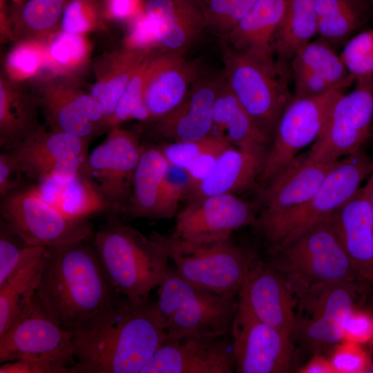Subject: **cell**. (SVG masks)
<instances>
[{
	"instance_id": "cell-1",
	"label": "cell",
	"mask_w": 373,
	"mask_h": 373,
	"mask_svg": "<svg viewBox=\"0 0 373 373\" xmlns=\"http://www.w3.org/2000/svg\"><path fill=\"white\" fill-rule=\"evenodd\" d=\"M72 333L71 373H140L166 339L150 297L122 295Z\"/></svg>"
},
{
	"instance_id": "cell-2",
	"label": "cell",
	"mask_w": 373,
	"mask_h": 373,
	"mask_svg": "<svg viewBox=\"0 0 373 373\" xmlns=\"http://www.w3.org/2000/svg\"><path fill=\"white\" fill-rule=\"evenodd\" d=\"M93 236L48 247L36 294L60 326L73 332L119 295L109 283Z\"/></svg>"
},
{
	"instance_id": "cell-3",
	"label": "cell",
	"mask_w": 373,
	"mask_h": 373,
	"mask_svg": "<svg viewBox=\"0 0 373 373\" xmlns=\"http://www.w3.org/2000/svg\"><path fill=\"white\" fill-rule=\"evenodd\" d=\"M103 270L115 291L133 299L149 298L166 272L171 260V236H146L109 213L93 235Z\"/></svg>"
},
{
	"instance_id": "cell-4",
	"label": "cell",
	"mask_w": 373,
	"mask_h": 373,
	"mask_svg": "<svg viewBox=\"0 0 373 373\" xmlns=\"http://www.w3.org/2000/svg\"><path fill=\"white\" fill-rule=\"evenodd\" d=\"M269 262L285 278L296 303L307 294L330 285L363 281L352 266L330 218L312 226L272 254Z\"/></svg>"
},
{
	"instance_id": "cell-5",
	"label": "cell",
	"mask_w": 373,
	"mask_h": 373,
	"mask_svg": "<svg viewBox=\"0 0 373 373\" xmlns=\"http://www.w3.org/2000/svg\"><path fill=\"white\" fill-rule=\"evenodd\" d=\"M223 47L222 77L227 86L271 140L280 116L294 97L284 63L265 61L228 44Z\"/></svg>"
},
{
	"instance_id": "cell-6",
	"label": "cell",
	"mask_w": 373,
	"mask_h": 373,
	"mask_svg": "<svg viewBox=\"0 0 373 373\" xmlns=\"http://www.w3.org/2000/svg\"><path fill=\"white\" fill-rule=\"evenodd\" d=\"M372 169L373 160L363 149L336 160L307 202L264 238L270 255L312 226L329 219L359 190Z\"/></svg>"
},
{
	"instance_id": "cell-7",
	"label": "cell",
	"mask_w": 373,
	"mask_h": 373,
	"mask_svg": "<svg viewBox=\"0 0 373 373\" xmlns=\"http://www.w3.org/2000/svg\"><path fill=\"white\" fill-rule=\"evenodd\" d=\"M257 256L231 237L189 243L171 236V260L178 273L193 285L220 294L238 296Z\"/></svg>"
},
{
	"instance_id": "cell-8",
	"label": "cell",
	"mask_w": 373,
	"mask_h": 373,
	"mask_svg": "<svg viewBox=\"0 0 373 373\" xmlns=\"http://www.w3.org/2000/svg\"><path fill=\"white\" fill-rule=\"evenodd\" d=\"M369 283L345 282L312 291L296 303L293 340L314 354L328 356L343 341L350 312L364 303Z\"/></svg>"
},
{
	"instance_id": "cell-9",
	"label": "cell",
	"mask_w": 373,
	"mask_h": 373,
	"mask_svg": "<svg viewBox=\"0 0 373 373\" xmlns=\"http://www.w3.org/2000/svg\"><path fill=\"white\" fill-rule=\"evenodd\" d=\"M73 333L62 328L36 293L0 335V363L33 360L66 368L76 364Z\"/></svg>"
},
{
	"instance_id": "cell-10",
	"label": "cell",
	"mask_w": 373,
	"mask_h": 373,
	"mask_svg": "<svg viewBox=\"0 0 373 373\" xmlns=\"http://www.w3.org/2000/svg\"><path fill=\"white\" fill-rule=\"evenodd\" d=\"M2 199L1 220L28 245L52 247L94 235L88 220L67 217L37 186L16 190Z\"/></svg>"
},
{
	"instance_id": "cell-11",
	"label": "cell",
	"mask_w": 373,
	"mask_h": 373,
	"mask_svg": "<svg viewBox=\"0 0 373 373\" xmlns=\"http://www.w3.org/2000/svg\"><path fill=\"white\" fill-rule=\"evenodd\" d=\"M338 88L312 97H294L276 126L258 178L265 186L281 173L305 147L321 135L335 101L345 92Z\"/></svg>"
},
{
	"instance_id": "cell-12",
	"label": "cell",
	"mask_w": 373,
	"mask_h": 373,
	"mask_svg": "<svg viewBox=\"0 0 373 373\" xmlns=\"http://www.w3.org/2000/svg\"><path fill=\"white\" fill-rule=\"evenodd\" d=\"M335 101L324 128L307 152L311 160L332 162L362 150L373 126V76L358 79Z\"/></svg>"
},
{
	"instance_id": "cell-13",
	"label": "cell",
	"mask_w": 373,
	"mask_h": 373,
	"mask_svg": "<svg viewBox=\"0 0 373 373\" xmlns=\"http://www.w3.org/2000/svg\"><path fill=\"white\" fill-rule=\"evenodd\" d=\"M89 142L41 126L8 151L20 172L28 178L64 184L82 172Z\"/></svg>"
},
{
	"instance_id": "cell-14",
	"label": "cell",
	"mask_w": 373,
	"mask_h": 373,
	"mask_svg": "<svg viewBox=\"0 0 373 373\" xmlns=\"http://www.w3.org/2000/svg\"><path fill=\"white\" fill-rule=\"evenodd\" d=\"M143 148L135 134L116 126L88 154L83 173L97 185L109 213L119 216L126 211Z\"/></svg>"
},
{
	"instance_id": "cell-15",
	"label": "cell",
	"mask_w": 373,
	"mask_h": 373,
	"mask_svg": "<svg viewBox=\"0 0 373 373\" xmlns=\"http://www.w3.org/2000/svg\"><path fill=\"white\" fill-rule=\"evenodd\" d=\"M238 373H284L292 369L293 338L256 318L238 303L231 329Z\"/></svg>"
},
{
	"instance_id": "cell-16",
	"label": "cell",
	"mask_w": 373,
	"mask_h": 373,
	"mask_svg": "<svg viewBox=\"0 0 373 373\" xmlns=\"http://www.w3.org/2000/svg\"><path fill=\"white\" fill-rule=\"evenodd\" d=\"M335 162H316L308 157L307 153L298 155L262 188V204L253 226L263 239L307 202Z\"/></svg>"
},
{
	"instance_id": "cell-17",
	"label": "cell",
	"mask_w": 373,
	"mask_h": 373,
	"mask_svg": "<svg viewBox=\"0 0 373 373\" xmlns=\"http://www.w3.org/2000/svg\"><path fill=\"white\" fill-rule=\"evenodd\" d=\"M258 210L235 194L190 200L177 213L173 239L199 243L231 237L233 231L254 225Z\"/></svg>"
},
{
	"instance_id": "cell-18",
	"label": "cell",
	"mask_w": 373,
	"mask_h": 373,
	"mask_svg": "<svg viewBox=\"0 0 373 373\" xmlns=\"http://www.w3.org/2000/svg\"><path fill=\"white\" fill-rule=\"evenodd\" d=\"M235 367L231 333L190 335L166 339L140 373H231Z\"/></svg>"
},
{
	"instance_id": "cell-19",
	"label": "cell",
	"mask_w": 373,
	"mask_h": 373,
	"mask_svg": "<svg viewBox=\"0 0 373 373\" xmlns=\"http://www.w3.org/2000/svg\"><path fill=\"white\" fill-rule=\"evenodd\" d=\"M238 303L262 322L293 338L296 300L285 278L269 262L256 257L238 293Z\"/></svg>"
},
{
	"instance_id": "cell-20",
	"label": "cell",
	"mask_w": 373,
	"mask_h": 373,
	"mask_svg": "<svg viewBox=\"0 0 373 373\" xmlns=\"http://www.w3.org/2000/svg\"><path fill=\"white\" fill-rule=\"evenodd\" d=\"M196 66L182 53L154 54L144 91V101L151 121L175 109L199 77Z\"/></svg>"
},
{
	"instance_id": "cell-21",
	"label": "cell",
	"mask_w": 373,
	"mask_h": 373,
	"mask_svg": "<svg viewBox=\"0 0 373 373\" xmlns=\"http://www.w3.org/2000/svg\"><path fill=\"white\" fill-rule=\"evenodd\" d=\"M330 222L359 277L373 283V218L364 186L331 216Z\"/></svg>"
},
{
	"instance_id": "cell-22",
	"label": "cell",
	"mask_w": 373,
	"mask_h": 373,
	"mask_svg": "<svg viewBox=\"0 0 373 373\" xmlns=\"http://www.w3.org/2000/svg\"><path fill=\"white\" fill-rule=\"evenodd\" d=\"M220 77H199L182 102L155 121L159 136L175 141L200 139L212 133L213 106Z\"/></svg>"
},
{
	"instance_id": "cell-23",
	"label": "cell",
	"mask_w": 373,
	"mask_h": 373,
	"mask_svg": "<svg viewBox=\"0 0 373 373\" xmlns=\"http://www.w3.org/2000/svg\"><path fill=\"white\" fill-rule=\"evenodd\" d=\"M237 305L238 296L199 288L173 316L166 330V339L190 335L229 334Z\"/></svg>"
},
{
	"instance_id": "cell-24",
	"label": "cell",
	"mask_w": 373,
	"mask_h": 373,
	"mask_svg": "<svg viewBox=\"0 0 373 373\" xmlns=\"http://www.w3.org/2000/svg\"><path fill=\"white\" fill-rule=\"evenodd\" d=\"M38 102L50 131L68 133L90 142L105 128L101 107L90 94L51 88Z\"/></svg>"
},
{
	"instance_id": "cell-25",
	"label": "cell",
	"mask_w": 373,
	"mask_h": 373,
	"mask_svg": "<svg viewBox=\"0 0 373 373\" xmlns=\"http://www.w3.org/2000/svg\"><path fill=\"white\" fill-rule=\"evenodd\" d=\"M144 12L155 23L162 52L182 53L206 28L195 0H145Z\"/></svg>"
},
{
	"instance_id": "cell-26",
	"label": "cell",
	"mask_w": 373,
	"mask_h": 373,
	"mask_svg": "<svg viewBox=\"0 0 373 373\" xmlns=\"http://www.w3.org/2000/svg\"><path fill=\"white\" fill-rule=\"evenodd\" d=\"M287 0H256L247 13L226 35L235 50L265 61L274 58L273 42L282 21Z\"/></svg>"
},
{
	"instance_id": "cell-27",
	"label": "cell",
	"mask_w": 373,
	"mask_h": 373,
	"mask_svg": "<svg viewBox=\"0 0 373 373\" xmlns=\"http://www.w3.org/2000/svg\"><path fill=\"white\" fill-rule=\"evenodd\" d=\"M212 133L240 149L266 156L271 139L256 125L227 86L222 75L213 106Z\"/></svg>"
},
{
	"instance_id": "cell-28",
	"label": "cell",
	"mask_w": 373,
	"mask_h": 373,
	"mask_svg": "<svg viewBox=\"0 0 373 373\" xmlns=\"http://www.w3.org/2000/svg\"><path fill=\"white\" fill-rule=\"evenodd\" d=\"M265 157L229 146L218 155L206 178L191 193L189 200L228 194L251 186L262 171Z\"/></svg>"
},
{
	"instance_id": "cell-29",
	"label": "cell",
	"mask_w": 373,
	"mask_h": 373,
	"mask_svg": "<svg viewBox=\"0 0 373 373\" xmlns=\"http://www.w3.org/2000/svg\"><path fill=\"white\" fill-rule=\"evenodd\" d=\"M169 163L160 148H143L124 212L128 218H159L161 187Z\"/></svg>"
},
{
	"instance_id": "cell-30",
	"label": "cell",
	"mask_w": 373,
	"mask_h": 373,
	"mask_svg": "<svg viewBox=\"0 0 373 373\" xmlns=\"http://www.w3.org/2000/svg\"><path fill=\"white\" fill-rule=\"evenodd\" d=\"M318 35L315 0H287L273 49L278 60H291L296 52Z\"/></svg>"
},
{
	"instance_id": "cell-31",
	"label": "cell",
	"mask_w": 373,
	"mask_h": 373,
	"mask_svg": "<svg viewBox=\"0 0 373 373\" xmlns=\"http://www.w3.org/2000/svg\"><path fill=\"white\" fill-rule=\"evenodd\" d=\"M0 145L10 149L39 129L37 99L0 83Z\"/></svg>"
},
{
	"instance_id": "cell-32",
	"label": "cell",
	"mask_w": 373,
	"mask_h": 373,
	"mask_svg": "<svg viewBox=\"0 0 373 373\" xmlns=\"http://www.w3.org/2000/svg\"><path fill=\"white\" fill-rule=\"evenodd\" d=\"M318 35L333 47L345 44L364 21L360 0H315Z\"/></svg>"
},
{
	"instance_id": "cell-33",
	"label": "cell",
	"mask_w": 373,
	"mask_h": 373,
	"mask_svg": "<svg viewBox=\"0 0 373 373\" xmlns=\"http://www.w3.org/2000/svg\"><path fill=\"white\" fill-rule=\"evenodd\" d=\"M51 183L55 189L52 199L48 200L68 218L88 220L93 214L108 211V205L97 185L83 171L66 184Z\"/></svg>"
},
{
	"instance_id": "cell-34",
	"label": "cell",
	"mask_w": 373,
	"mask_h": 373,
	"mask_svg": "<svg viewBox=\"0 0 373 373\" xmlns=\"http://www.w3.org/2000/svg\"><path fill=\"white\" fill-rule=\"evenodd\" d=\"M149 53L126 49L113 57L108 74L92 87L90 95L102 111L105 128L109 123L117 104L128 81Z\"/></svg>"
},
{
	"instance_id": "cell-35",
	"label": "cell",
	"mask_w": 373,
	"mask_h": 373,
	"mask_svg": "<svg viewBox=\"0 0 373 373\" xmlns=\"http://www.w3.org/2000/svg\"><path fill=\"white\" fill-rule=\"evenodd\" d=\"M44 254L28 262L0 284V335L8 329L35 295L40 280Z\"/></svg>"
},
{
	"instance_id": "cell-36",
	"label": "cell",
	"mask_w": 373,
	"mask_h": 373,
	"mask_svg": "<svg viewBox=\"0 0 373 373\" xmlns=\"http://www.w3.org/2000/svg\"><path fill=\"white\" fill-rule=\"evenodd\" d=\"M291 70H306L322 76L338 86L347 88L354 79L340 55L328 42L318 37L302 47L291 60Z\"/></svg>"
},
{
	"instance_id": "cell-37",
	"label": "cell",
	"mask_w": 373,
	"mask_h": 373,
	"mask_svg": "<svg viewBox=\"0 0 373 373\" xmlns=\"http://www.w3.org/2000/svg\"><path fill=\"white\" fill-rule=\"evenodd\" d=\"M157 288L153 310L160 324L166 330L174 314L195 296L200 287L184 278L175 267H169Z\"/></svg>"
},
{
	"instance_id": "cell-38",
	"label": "cell",
	"mask_w": 373,
	"mask_h": 373,
	"mask_svg": "<svg viewBox=\"0 0 373 373\" xmlns=\"http://www.w3.org/2000/svg\"><path fill=\"white\" fill-rule=\"evenodd\" d=\"M153 55H147L126 84L109 123V130L130 119L151 121L144 101V91Z\"/></svg>"
},
{
	"instance_id": "cell-39",
	"label": "cell",
	"mask_w": 373,
	"mask_h": 373,
	"mask_svg": "<svg viewBox=\"0 0 373 373\" xmlns=\"http://www.w3.org/2000/svg\"><path fill=\"white\" fill-rule=\"evenodd\" d=\"M256 0H195L206 28L223 39L247 13Z\"/></svg>"
},
{
	"instance_id": "cell-40",
	"label": "cell",
	"mask_w": 373,
	"mask_h": 373,
	"mask_svg": "<svg viewBox=\"0 0 373 373\" xmlns=\"http://www.w3.org/2000/svg\"><path fill=\"white\" fill-rule=\"evenodd\" d=\"M46 247L26 243L1 220L0 284L35 258L41 256Z\"/></svg>"
},
{
	"instance_id": "cell-41",
	"label": "cell",
	"mask_w": 373,
	"mask_h": 373,
	"mask_svg": "<svg viewBox=\"0 0 373 373\" xmlns=\"http://www.w3.org/2000/svg\"><path fill=\"white\" fill-rule=\"evenodd\" d=\"M67 0H28L17 7L16 20L34 33L52 30L57 23Z\"/></svg>"
},
{
	"instance_id": "cell-42",
	"label": "cell",
	"mask_w": 373,
	"mask_h": 373,
	"mask_svg": "<svg viewBox=\"0 0 373 373\" xmlns=\"http://www.w3.org/2000/svg\"><path fill=\"white\" fill-rule=\"evenodd\" d=\"M229 146L231 144L225 138L211 133L197 140L175 141L160 149L169 164L186 169L203 155Z\"/></svg>"
},
{
	"instance_id": "cell-43",
	"label": "cell",
	"mask_w": 373,
	"mask_h": 373,
	"mask_svg": "<svg viewBox=\"0 0 373 373\" xmlns=\"http://www.w3.org/2000/svg\"><path fill=\"white\" fill-rule=\"evenodd\" d=\"M339 55L354 80L373 76V28L352 36Z\"/></svg>"
},
{
	"instance_id": "cell-44",
	"label": "cell",
	"mask_w": 373,
	"mask_h": 373,
	"mask_svg": "<svg viewBox=\"0 0 373 373\" xmlns=\"http://www.w3.org/2000/svg\"><path fill=\"white\" fill-rule=\"evenodd\" d=\"M191 191V181L186 170L169 164L161 187L159 219L176 215L180 202L189 198Z\"/></svg>"
},
{
	"instance_id": "cell-45",
	"label": "cell",
	"mask_w": 373,
	"mask_h": 373,
	"mask_svg": "<svg viewBox=\"0 0 373 373\" xmlns=\"http://www.w3.org/2000/svg\"><path fill=\"white\" fill-rule=\"evenodd\" d=\"M336 373L371 372L373 361L364 345L342 341L328 354Z\"/></svg>"
},
{
	"instance_id": "cell-46",
	"label": "cell",
	"mask_w": 373,
	"mask_h": 373,
	"mask_svg": "<svg viewBox=\"0 0 373 373\" xmlns=\"http://www.w3.org/2000/svg\"><path fill=\"white\" fill-rule=\"evenodd\" d=\"M86 44L80 34L63 31L52 42L50 53L55 63L62 67H71L85 57Z\"/></svg>"
},
{
	"instance_id": "cell-47",
	"label": "cell",
	"mask_w": 373,
	"mask_h": 373,
	"mask_svg": "<svg viewBox=\"0 0 373 373\" xmlns=\"http://www.w3.org/2000/svg\"><path fill=\"white\" fill-rule=\"evenodd\" d=\"M343 341L373 347V309L363 305L354 307L345 323Z\"/></svg>"
},
{
	"instance_id": "cell-48",
	"label": "cell",
	"mask_w": 373,
	"mask_h": 373,
	"mask_svg": "<svg viewBox=\"0 0 373 373\" xmlns=\"http://www.w3.org/2000/svg\"><path fill=\"white\" fill-rule=\"evenodd\" d=\"M95 16L93 0H70L62 12V29L70 33L86 32L90 28L91 19Z\"/></svg>"
},
{
	"instance_id": "cell-49",
	"label": "cell",
	"mask_w": 373,
	"mask_h": 373,
	"mask_svg": "<svg viewBox=\"0 0 373 373\" xmlns=\"http://www.w3.org/2000/svg\"><path fill=\"white\" fill-rule=\"evenodd\" d=\"M131 21V30L126 42V49L151 54V50L158 48L154 21L144 12Z\"/></svg>"
},
{
	"instance_id": "cell-50",
	"label": "cell",
	"mask_w": 373,
	"mask_h": 373,
	"mask_svg": "<svg viewBox=\"0 0 373 373\" xmlns=\"http://www.w3.org/2000/svg\"><path fill=\"white\" fill-rule=\"evenodd\" d=\"M41 63V54L36 47L20 46L14 49L8 58L10 72L18 78L33 75Z\"/></svg>"
},
{
	"instance_id": "cell-51",
	"label": "cell",
	"mask_w": 373,
	"mask_h": 373,
	"mask_svg": "<svg viewBox=\"0 0 373 373\" xmlns=\"http://www.w3.org/2000/svg\"><path fill=\"white\" fill-rule=\"evenodd\" d=\"M294 97H312L324 94L338 88L326 78L306 70H291Z\"/></svg>"
},
{
	"instance_id": "cell-52",
	"label": "cell",
	"mask_w": 373,
	"mask_h": 373,
	"mask_svg": "<svg viewBox=\"0 0 373 373\" xmlns=\"http://www.w3.org/2000/svg\"><path fill=\"white\" fill-rule=\"evenodd\" d=\"M23 175L19 171L10 153L0 154V195L3 198L16 191Z\"/></svg>"
},
{
	"instance_id": "cell-53",
	"label": "cell",
	"mask_w": 373,
	"mask_h": 373,
	"mask_svg": "<svg viewBox=\"0 0 373 373\" xmlns=\"http://www.w3.org/2000/svg\"><path fill=\"white\" fill-rule=\"evenodd\" d=\"M0 373H70L66 368L33 360L19 359L1 363Z\"/></svg>"
},
{
	"instance_id": "cell-54",
	"label": "cell",
	"mask_w": 373,
	"mask_h": 373,
	"mask_svg": "<svg viewBox=\"0 0 373 373\" xmlns=\"http://www.w3.org/2000/svg\"><path fill=\"white\" fill-rule=\"evenodd\" d=\"M223 150L209 152L197 159L186 169L191 181V193L209 175L219 154Z\"/></svg>"
},
{
	"instance_id": "cell-55",
	"label": "cell",
	"mask_w": 373,
	"mask_h": 373,
	"mask_svg": "<svg viewBox=\"0 0 373 373\" xmlns=\"http://www.w3.org/2000/svg\"><path fill=\"white\" fill-rule=\"evenodd\" d=\"M145 0H106L108 15L117 19L132 20L144 12Z\"/></svg>"
},
{
	"instance_id": "cell-56",
	"label": "cell",
	"mask_w": 373,
	"mask_h": 373,
	"mask_svg": "<svg viewBox=\"0 0 373 373\" xmlns=\"http://www.w3.org/2000/svg\"><path fill=\"white\" fill-rule=\"evenodd\" d=\"M299 373H336L327 355L314 354L307 363L300 367Z\"/></svg>"
},
{
	"instance_id": "cell-57",
	"label": "cell",
	"mask_w": 373,
	"mask_h": 373,
	"mask_svg": "<svg viewBox=\"0 0 373 373\" xmlns=\"http://www.w3.org/2000/svg\"><path fill=\"white\" fill-rule=\"evenodd\" d=\"M364 187L366 191L367 198L369 202L373 218V169L370 175H369V179Z\"/></svg>"
},
{
	"instance_id": "cell-58",
	"label": "cell",
	"mask_w": 373,
	"mask_h": 373,
	"mask_svg": "<svg viewBox=\"0 0 373 373\" xmlns=\"http://www.w3.org/2000/svg\"><path fill=\"white\" fill-rule=\"evenodd\" d=\"M371 372H373V363H372V369H371Z\"/></svg>"
},
{
	"instance_id": "cell-59",
	"label": "cell",
	"mask_w": 373,
	"mask_h": 373,
	"mask_svg": "<svg viewBox=\"0 0 373 373\" xmlns=\"http://www.w3.org/2000/svg\"><path fill=\"white\" fill-rule=\"evenodd\" d=\"M372 1L373 2V0H372Z\"/></svg>"
}]
</instances>
